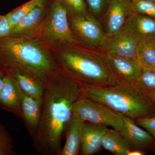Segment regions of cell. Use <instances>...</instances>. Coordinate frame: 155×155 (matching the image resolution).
Returning <instances> with one entry per match:
<instances>
[{"label":"cell","mask_w":155,"mask_h":155,"mask_svg":"<svg viewBox=\"0 0 155 155\" xmlns=\"http://www.w3.org/2000/svg\"><path fill=\"white\" fill-rule=\"evenodd\" d=\"M82 96L78 81L64 71L50 82L45 89L39 124L32 137L38 152L45 155L60 154L73 105Z\"/></svg>","instance_id":"6da1fadb"},{"label":"cell","mask_w":155,"mask_h":155,"mask_svg":"<svg viewBox=\"0 0 155 155\" xmlns=\"http://www.w3.org/2000/svg\"><path fill=\"white\" fill-rule=\"evenodd\" d=\"M16 69L33 75L45 89L64 71L51 46L39 38H0V70Z\"/></svg>","instance_id":"7a4b0ae2"},{"label":"cell","mask_w":155,"mask_h":155,"mask_svg":"<svg viewBox=\"0 0 155 155\" xmlns=\"http://www.w3.org/2000/svg\"><path fill=\"white\" fill-rule=\"evenodd\" d=\"M51 46L63 70L78 81L98 87L122 82L111 72L104 54L100 50L88 48L80 44Z\"/></svg>","instance_id":"3957f363"},{"label":"cell","mask_w":155,"mask_h":155,"mask_svg":"<svg viewBox=\"0 0 155 155\" xmlns=\"http://www.w3.org/2000/svg\"><path fill=\"white\" fill-rule=\"evenodd\" d=\"M78 82L82 96L102 103L118 114L133 120L155 116V105L147 93L134 84L98 87Z\"/></svg>","instance_id":"277c9868"},{"label":"cell","mask_w":155,"mask_h":155,"mask_svg":"<svg viewBox=\"0 0 155 155\" xmlns=\"http://www.w3.org/2000/svg\"><path fill=\"white\" fill-rule=\"evenodd\" d=\"M38 38L51 46L80 44L70 28L67 10L58 0H53L48 5Z\"/></svg>","instance_id":"5b68a950"},{"label":"cell","mask_w":155,"mask_h":155,"mask_svg":"<svg viewBox=\"0 0 155 155\" xmlns=\"http://www.w3.org/2000/svg\"><path fill=\"white\" fill-rule=\"evenodd\" d=\"M72 115L84 122L110 127L120 131L124 125L120 114L102 103L82 96L74 104Z\"/></svg>","instance_id":"8992f818"},{"label":"cell","mask_w":155,"mask_h":155,"mask_svg":"<svg viewBox=\"0 0 155 155\" xmlns=\"http://www.w3.org/2000/svg\"><path fill=\"white\" fill-rule=\"evenodd\" d=\"M68 17L71 30L80 44L91 49L99 48L105 32L97 18L89 12Z\"/></svg>","instance_id":"52a82bcc"},{"label":"cell","mask_w":155,"mask_h":155,"mask_svg":"<svg viewBox=\"0 0 155 155\" xmlns=\"http://www.w3.org/2000/svg\"><path fill=\"white\" fill-rule=\"evenodd\" d=\"M137 45L138 42L124 28L112 35H105L99 49L105 54L137 59Z\"/></svg>","instance_id":"ba28073f"},{"label":"cell","mask_w":155,"mask_h":155,"mask_svg":"<svg viewBox=\"0 0 155 155\" xmlns=\"http://www.w3.org/2000/svg\"><path fill=\"white\" fill-rule=\"evenodd\" d=\"M133 13L130 0H110L104 13L105 35H112L123 29Z\"/></svg>","instance_id":"9c48e42d"},{"label":"cell","mask_w":155,"mask_h":155,"mask_svg":"<svg viewBox=\"0 0 155 155\" xmlns=\"http://www.w3.org/2000/svg\"><path fill=\"white\" fill-rule=\"evenodd\" d=\"M47 2L37 7L23 17L12 28L8 36L20 38H38L47 11Z\"/></svg>","instance_id":"30bf717a"},{"label":"cell","mask_w":155,"mask_h":155,"mask_svg":"<svg viewBox=\"0 0 155 155\" xmlns=\"http://www.w3.org/2000/svg\"><path fill=\"white\" fill-rule=\"evenodd\" d=\"M111 72L122 83L135 84L141 74L143 67L137 59L105 54Z\"/></svg>","instance_id":"8fae6325"},{"label":"cell","mask_w":155,"mask_h":155,"mask_svg":"<svg viewBox=\"0 0 155 155\" xmlns=\"http://www.w3.org/2000/svg\"><path fill=\"white\" fill-rule=\"evenodd\" d=\"M2 71L4 76V84L0 91V107L22 119L21 104L24 93L10 72Z\"/></svg>","instance_id":"7c38bea8"},{"label":"cell","mask_w":155,"mask_h":155,"mask_svg":"<svg viewBox=\"0 0 155 155\" xmlns=\"http://www.w3.org/2000/svg\"><path fill=\"white\" fill-rule=\"evenodd\" d=\"M120 115L124 122L120 133L131 145L133 149L155 151L154 137L148 131L139 127L133 119Z\"/></svg>","instance_id":"4fadbf2b"},{"label":"cell","mask_w":155,"mask_h":155,"mask_svg":"<svg viewBox=\"0 0 155 155\" xmlns=\"http://www.w3.org/2000/svg\"><path fill=\"white\" fill-rule=\"evenodd\" d=\"M107 128L104 125L84 122L80 148L82 154L93 155L101 150L103 137Z\"/></svg>","instance_id":"5bb4252c"},{"label":"cell","mask_w":155,"mask_h":155,"mask_svg":"<svg viewBox=\"0 0 155 155\" xmlns=\"http://www.w3.org/2000/svg\"><path fill=\"white\" fill-rule=\"evenodd\" d=\"M124 28L137 42L155 36V19L144 14L133 13Z\"/></svg>","instance_id":"9a60e30c"},{"label":"cell","mask_w":155,"mask_h":155,"mask_svg":"<svg viewBox=\"0 0 155 155\" xmlns=\"http://www.w3.org/2000/svg\"><path fill=\"white\" fill-rule=\"evenodd\" d=\"M43 100L23 93L22 119L31 137L36 132L40 121Z\"/></svg>","instance_id":"2e32d148"},{"label":"cell","mask_w":155,"mask_h":155,"mask_svg":"<svg viewBox=\"0 0 155 155\" xmlns=\"http://www.w3.org/2000/svg\"><path fill=\"white\" fill-rule=\"evenodd\" d=\"M85 122L72 115L66 130V142L59 155H77L81 145L82 130Z\"/></svg>","instance_id":"e0dca14e"},{"label":"cell","mask_w":155,"mask_h":155,"mask_svg":"<svg viewBox=\"0 0 155 155\" xmlns=\"http://www.w3.org/2000/svg\"><path fill=\"white\" fill-rule=\"evenodd\" d=\"M8 72L11 73L24 93L37 98L43 99L45 88L37 78L30 73L21 69H12Z\"/></svg>","instance_id":"ac0fdd59"},{"label":"cell","mask_w":155,"mask_h":155,"mask_svg":"<svg viewBox=\"0 0 155 155\" xmlns=\"http://www.w3.org/2000/svg\"><path fill=\"white\" fill-rule=\"evenodd\" d=\"M102 147L115 155H127L133 149L131 145L120 131L107 128L102 141Z\"/></svg>","instance_id":"d6986e66"},{"label":"cell","mask_w":155,"mask_h":155,"mask_svg":"<svg viewBox=\"0 0 155 155\" xmlns=\"http://www.w3.org/2000/svg\"><path fill=\"white\" fill-rule=\"evenodd\" d=\"M137 59L143 67L155 68V36L138 42Z\"/></svg>","instance_id":"ffe728a7"},{"label":"cell","mask_w":155,"mask_h":155,"mask_svg":"<svg viewBox=\"0 0 155 155\" xmlns=\"http://www.w3.org/2000/svg\"><path fill=\"white\" fill-rule=\"evenodd\" d=\"M48 0H31L6 14L12 28L25 16L35 8L47 2Z\"/></svg>","instance_id":"44dd1931"},{"label":"cell","mask_w":155,"mask_h":155,"mask_svg":"<svg viewBox=\"0 0 155 155\" xmlns=\"http://www.w3.org/2000/svg\"><path fill=\"white\" fill-rule=\"evenodd\" d=\"M134 84L147 93L155 92V68L143 67L141 74Z\"/></svg>","instance_id":"7402d4cb"},{"label":"cell","mask_w":155,"mask_h":155,"mask_svg":"<svg viewBox=\"0 0 155 155\" xmlns=\"http://www.w3.org/2000/svg\"><path fill=\"white\" fill-rule=\"evenodd\" d=\"M130 3L134 13L155 19V0H130Z\"/></svg>","instance_id":"603a6c76"},{"label":"cell","mask_w":155,"mask_h":155,"mask_svg":"<svg viewBox=\"0 0 155 155\" xmlns=\"http://www.w3.org/2000/svg\"><path fill=\"white\" fill-rule=\"evenodd\" d=\"M13 140L5 127L0 123V155H16Z\"/></svg>","instance_id":"cb8c5ba5"},{"label":"cell","mask_w":155,"mask_h":155,"mask_svg":"<svg viewBox=\"0 0 155 155\" xmlns=\"http://www.w3.org/2000/svg\"><path fill=\"white\" fill-rule=\"evenodd\" d=\"M67 10L68 15H77L88 12L85 0H58Z\"/></svg>","instance_id":"d4e9b609"},{"label":"cell","mask_w":155,"mask_h":155,"mask_svg":"<svg viewBox=\"0 0 155 155\" xmlns=\"http://www.w3.org/2000/svg\"><path fill=\"white\" fill-rule=\"evenodd\" d=\"M110 0H85L88 12L99 18L105 12Z\"/></svg>","instance_id":"484cf974"},{"label":"cell","mask_w":155,"mask_h":155,"mask_svg":"<svg viewBox=\"0 0 155 155\" xmlns=\"http://www.w3.org/2000/svg\"><path fill=\"white\" fill-rule=\"evenodd\" d=\"M134 120L137 125L146 129L155 139V116L143 117Z\"/></svg>","instance_id":"4316f807"},{"label":"cell","mask_w":155,"mask_h":155,"mask_svg":"<svg viewBox=\"0 0 155 155\" xmlns=\"http://www.w3.org/2000/svg\"><path fill=\"white\" fill-rule=\"evenodd\" d=\"M12 27L7 15H0V38L8 36Z\"/></svg>","instance_id":"83f0119b"},{"label":"cell","mask_w":155,"mask_h":155,"mask_svg":"<svg viewBox=\"0 0 155 155\" xmlns=\"http://www.w3.org/2000/svg\"><path fill=\"white\" fill-rule=\"evenodd\" d=\"M145 154V153L143 151L132 149L129 152L127 155H144Z\"/></svg>","instance_id":"f1b7e54d"},{"label":"cell","mask_w":155,"mask_h":155,"mask_svg":"<svg viewBox=\"0 0 155 155\" xmlns=\"http://www.w3.org/2000/svg\"><path fill=\"white\" fill-rule=\"evenodd\" d=\"M4 84V76L3 72L0 70V91L2 90V89Z\"/></svg>","instance_id":"f546056e"},{"label":"cell","mask_w":155,"mask_h":155,"mask_svg":"<svg viewBox=\"0 0 155 155\" xmlns=\"http://www.w3.org/2000/svg\"><path fill=\"white\" fill-rule=\"evenodd\" d=\"M147 93L149 96L151 100L152 101L155 105V92Z\"/></svg>","instance_id":"4dcf8cb0"}]
</instances>
